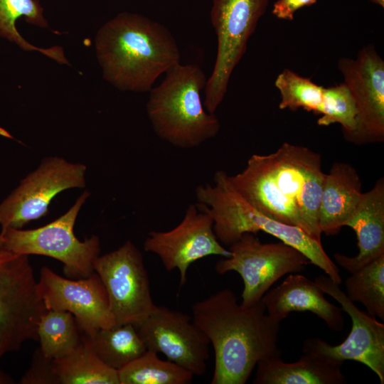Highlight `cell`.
<instances>
[{
    "label": "cell",
    "instance_id": "obj_23",
    "mask_svg": "<svg viewBox=\"0 0 384 384\" xmlns=\"http://www.w3.org/2000/svg\"><path fill=\"white\" fill-rule=\"evenodd\" d=\"M21 17H24L31 24L48 27L43 8L37 0H0V37L15 43L25 50H38L58 63H68L61 48H41L26 41L16 27V21Z\"/></svg>",
    "mask_w": 384,
    "mask_h": 384
},
{
    "label": "cell",
    "instance_id": "obj_21",
    "mask_svg": "<svg viewBox=\"0 0 384 384\" xmlns=\"http://www.w3.org/2000/svg\"><path fill=\"white\" fill-rule=\"evenodd\" d=\"M82 336L99 358L117 371L146 351L132 324H115L110 328L100 329L92 337Z\"/></svg>",
    "mask_w": 384,
    "mask_h": 384
},
{
    "label": "cell",
    "instance_id": "obj_13",
    "mask_svg": "<svg viewBox=\"0 0 384 384\" xmlns=\"http://www.w3.org/2000/svg\"><path fill=\"white\" fill-rule=\"evenodd\" d=\"M38 289L46 309L71 313L81 334L88 337L116 324L107 290L95 272L85 278L70 279L43 267Z\"/></svg>",
    "mask_w": 384,
    "mask_h": 384
},
{
    "label": "cell",
    "instance_id": "obj_27",
    "mask_svg": "<svg viewBox=\"0 0 384 384\" xmlns=\"http://www.w3.org/2000/svg\"><path fill=\"white\" fill-rule=\"evenodd\" d=\"M275 86L281 95L279 109L295 111L303 108L321 114L324 87L315 84L310 78L284 69L278 75Z\"/></svg>",
    "mask_w": 384,
    "mask_h": 384
},
{
    "label": "cell",
    "instance_id": "obj_28",
    "mask_svg": "<svg viewBox=\"0 0 384 384\" xmlns=\"http://www.w3.org/2000/svg\"><path fill=\"white\" fill-rule=\"evenodd\" d=\"M321 114L317 120L320 126L334 123L341 125L346 139H348L358 127V110L355 100L346 85L324 87Z\"/></svg>",
    "mask_w": 384,
    "mask_h": 384
},
{
    "label": "cell",
    "instance_id": "obj_18",
    "mask_svg": "<svg viewBox=\"0 0 384 384\" xmlns=\"http://www.w3.org/2000/svg\"><path fill=\"white\" fill-rule=\"evenodd\" d=\"M344 226L351 228L358 240V253L349 257L335 253L336 262L351 274L384 254V179L379 178L363 193Z\"/></svg>",
    "mask_w": 384,
    "mask_h": 384
},
{
    "label": "cell",
    "instance_id": "obj_7",
    "mask_svg": "<svg viewBox=\"0 0 384 384\" xmlns=\"http://www.w3.org/2000/svg\"><path fill=\"white\" fill-rule=\"evenodd\" d=\"M90 196L85 191L63 215L42 227L23 230L6 228L0 232V243L21 255L50 257L63 264L65 275L72 279L90 276L93 263L100 253V241L92 235L84 241L74 234V225L80 208Z\"/></svg>",
    "mask_w": 384,
    "mask_h": 384
},
{
    "label": "cell",
    "instance_id": "obj_22",
    "mask_svg": "<svg viewBox=\"0 0 384 384\" xmlns=\"http://www.w3.org/2000/svg\"><path fill=\"white\" fill-rule=\"evenodd\" d=\"M53 363L59 384H119L117 370L99 358L82 334L78 346Z\"/></svg>",
    "mask_w": 384,
    "mask_h": 384
},
{
    "label": "cell",
    "instance_id": "obj_4",
    "mask_svg": "<svg viewBox=\"0 0 384 384\" xmlns=\"http://www.w3.org/2000/svg\"><path fill=\"white\" fill-rule=\"evenodd\" d=\"M196 196L198 207L212 218L214 233L221 244L230 246L243 233L262 231L299 250L311 264L321 269L334 282L341 284L339 270L321 242L301 228L277 221L257 210L235 191L225 171L218 170L215 173L213 184L197 186Z\"/></svg>",
    "mask_w": 384,
    "mask_h": 384
},
{
    "label": "cell",
    "instance_id": "obj_30",
    "mask_svg": "<svg viewBox=\"0 0 384 384\" xmlns=\"http://www.w3.org/2000/svg\"><path fill=\"white\" fill-rule=\"evenodd\" d=\"M317 0H277L273 6L272 13L277 18L292 21L294 13L299 9L314 4Z\"/></svg>",
    "mask_w": 384,
    "mask_h": 384
},
{
    "label": "cell",
    "instance_id": "obj_12",
    "mask_svg": "<svg viewBox=\"0 0 384 384\" xmlns=\"http://www.w3.org/2000/svg\"><path fill=\"white\" fill-rule=\"evenodd\" d=\"M134 326L146 350L164 354L194 375L206 372L210 341L188 314L156 305Z\"/></svg>",
    "mask_w": 384,
    "mask_h": 384
},
{
    "label": "cell",
    "instance_id": "obj_31",
    "mask_svg": "<svg viewBox=\"0 0 384 384\" xmlns=\"http://www.w3.org/2000/svg\"><path fill=\"white\" fill-rule=\"evenodd\" d=\"M372 3L379 5L382 8L384 7V0H370Z\"/></svg>",
    "mask_w": 384,
    "mask_h": 384
},
{
    "label": "cell",
    "instance_id": "obj_16",
    "mask_svg": "<svg viewBox=\"0 0 384 384\" xmlns=\"http://www.w3.org/2000/svg\"><path fill=\"white\" fill-rule=\"evenodd\" d=\"M338 65L358 110V127L348 140L358 144L383 142V60L369 46L356 59L341 58Z\"/></svg>",
    "mask_w": 384,
    "mask_h": 384
},
{
    "label": "cell",
    "instance_id": "obj_8",
    "mask_svg": "<svg viewBox=\"0 0 384 384\" xmlns=\"http://www.w3.org/2000/svg\"><path fill=\"white\" fill-rule=\"evenodd\" d=\"M270 0H213L210 21L217 36V54L205 86L204 107L215 113L223 101L235 66Z\"/></svg>",
    "mask_w": 384,
    "mask_h": 384
},
{
    "label": "cell",
    "instance_id": "obj_29",
    "mask_svg": "<svg viewBox=\"0 0 384 384\" xmlns=\"http://www.w3.org/2000/svg\"><path fill=\"white\" fill-rule=\"evenodd\" d=\"M22 384H59L53 359L46 357L40 348L33 355L31 365L21 379Z\"/></svg>",
    "mask_w": 384,
    "mask_h": 384
},
{
    "label": "cell",
    "instance_id": "obj_11",
    "mask_svg": "<svg viewBox=\"0 0 384 384\" xmlns=\"http://www.w3.org/2000/svg\"><path fill=\"white\" fill-rule=\"evenodd\" d=\"M86 166L57 156L42 160L33 171L0 203L1 228H22L48 213L52 199L60 192L85 186Z\"/></svg>",
    "mask_w": 384,
    "mask_h": 384
},
{
    "label": "cell",
    "instance_id": "obj_3",
    "mask_svg": "<svg viewBox=\"0 0 384 384\" xmlns=\"http://www.w3.org/2000/svg\"><path fill=\"white\" fill-rule=\"evenodd\" d=\"M95 47L106 80L122 91L147 92L156 80L180 63L169 30L133 13H121L99 30Z\"/></svg>",
    "mask_w": 384,
    "mask_h": 384
},
{
    "label": "cell",
    "instance_id": "obj_6",
    "mask_svg": "<svg viewBox=\"0 0 384 384\" xmlns=\"http://www.w3.org/2000/svg\"><path fill=\"white\" fill-rule=\"evenodd\" d=\"M46 310L28 256L0 243V361L28 340L38 341V322ZM10 381L0 369V384Z\"/></svg>",
    "mask_w": 384,
    "mask_h": 384
},
{
    "label": "cell",
    "instance_id": "obj_20",
    "mask_svg": "<svg viewBox=\"0 0 384 384\" xmlns=\"http://www.w3.org/2000/svg\"><path fill=\"white\" fill-rule=\"evenodd\" d=\"M293 363L270 358L257 363L254 384H345L343 361L314 352H304Z\"/></svg>",
    "mask_w": 384,
    "mask_h": 384
},
{
    "label": "cell",
    "instance_id": "obj_19",
    "mask_svg": "<svg viewBox=\"0 0 384 384\" xmlns=\"http://www.w3.org/2000/svg\"><path fill=\"white\" fill-rule=\"evenodd\" d=\"M361 181L355 168L335 162L325 174L318 218L321 233L338 234L356 209L362 196Z\"/></svg>",
    "mask_w": 384,
    "mask_h": 384
},
{
    "label": "cell",
    "instance_id": "obj_10",
    "mask_svg": "<svg viewBox=\"0 0 384 384\" xmlns=\"http://www.w3.org/2000/svg\"><path fill=\"white\" fill-rule=\"evenodd\" d=\"M93 268L107 290L116 324L136 326L153 311L156 304L143 257L130 240L117 250L99 255Z\"/></svg>",
    "mask_w": 384,
    "mask_h": 384
},
{
    "label": "cell",
    "instance_id": "obj_9",
    "mask_svg": "<svg viewBox=\"0 0 384 384\" xmlns=\"http://www.w3.org/2000/svg\"><path fill=\"white\" fill-rule=\"evenodd\" d=\"M230 256L218 260L215 270L220 274L237 272L244 288L241 304L255 305L279 278L298 273L310 260L299 250L283 242L263 243L252 233H243L229 246Z\"/></svg>",
    "mask_w": 384,
    "mask_h": 384
},
{
    "label": "cell",
    "instance_id": "obj_26",
    "mask_svg": "<svg viewBox=\"0 0 384 384\" xmlns=\"http://www.w3.org/2000/svg\"><path fill=\"white\" fill-rule=\"evenodd\" d=\"M345 285L351 302L361 303L369 314L384 320V254L351 274Z\"/></svg>",
    "mask_w": 384,
    "mask_h": 384
},
{
    "label": "cell",
    "instance_id": "obj_1",
    "mask_svg": "<svg viewBox=\"0 0 384 384\" xmlns=\"http://www.w3.org/2000/svg\"><path fill=\"white\" fill-rule=\"evenodd\" d=\"M324 176L319 153L285 142L272 154L252 155L245 168L228 178L262 213L321 242L318 211Z\"/></svg>",
    "mask_w": 384,
    "mask_h": 384
},
{
    "label": "cell",
    "instance_id": "obj_15",
    "mask_svg": "<svg viewBox=\"0 0 384 384\" xmlns=\"http://www.w3.org/2000/svg\"><path fill=\"white\" fill-rule=\"evenodd\" d=\"M315 283L341 306L342 311L351 317L352 326L346 340L332 346L319 338L306 339L303 352H314L341 360H351L367 366L384 383V325L374 316L360 310L341 289L339 284L329 277L319 275Z\"/></svg>",
    "mask_w": 384,
    "mask_h": 384
},
{
    "label": "cell",
    "instance_id": "obj_24",
    "mask_svg": "<svg viewBox=\"0 0 384 384\" xmlns=\"http://www.w3.org/2000/svg\"><path fill=\"white\" fill-rule=\"evenodd\" d=\"M37 335L42 353L51 359L70 354L81 342L75 319L66 311L47 309L38 322Z\"/></svg>",
    "mask_w": 384,
    "mask_h": 384
},
{
    "label": "cell",
    "instance_id": "obj_2",
    "mask_svg": "<svg viewBox=\"0 0 384 384\" xmlns=\"http://www.w3.org/2000/svg\"><path fill=\"white\" fill-rule=\"evenodd\" d=\"M192 319L206 335L215 354L211 384H245L260 361L278 358L280 322L265 314L261 300L244 306L230 289L196 302Z\"/></svg>",
    "mask_w": 384,
    "mask_h": 384
},
{
    "label": "cell",
    "instance_id": "obj_14",
    "mask_svg": "<svg viewBox=\"0 0 384 384\" xmlns=\"http://www.w3.org/2000/svg\"><path fill=\"white\" fill-rule=\"evenodd\" d=\"M144 249L156 255L167 271L178 270L180 287L187 282L191 264L210 255L230 256L214 233L212 218L197 204L189 205L181 223L173 229L149 232Z\"/></svg>",
    "mask_w": 384,
    "mask_h": 384
},
{
    "label": "cell",
    "instance_id": "obj_17",
    "mask_svg": "<svg viewBox=\"0 0 384 384\" xmlns=\"http://www.w3.org/2000/svg\"><path fill=\"white\" fill-rule=\"evenodd\" d=\"M267 314L281 321L292 311H309L332 330L343 329L342 309L324 297L315 282L301 274H290L279 286L268 290L262 298Z\"/></svg>",
    "mask_w": 384,
    "mask_h": 384
},
{
    "label": "cell",
    "instance_id": "obj_5",
    "mask_svg": "<svg viewBox=\"0 0 384 384\" xmlns=\"http://www.w3.org/2000/svg\"><path fill=\"white\" fill-rule=\"evenodd\" d=\"M164 80L150 90L146 112L154 132L174 146L191 149L217 135L220 122L205 111L201 91L207 80L195 64L171 66Z\"/></svg>",
    "mask_w": 384,
    "mask_h": 384
},
{
    "label": "cell",
    "instance_id": "obj_25",
    "mask_svg": "<svg viewBox=\"0 0 384 384\" xmlns=\"http://www.w3.org/2000/svg\"><path fill=\"white\" fill-rule=\"evenodd\" d=\"M117 372L119 384H187L194 375L171 361L160 359L156 352L149 350Z\"/></svg>",
    "mask_w": 384,
    "mask_h": 384
},
{
    "label": "cell",
    "instance_id": "obj_32",
    "mask_svg": "<svg viewBox=\"0 0 384 384\" xmlns=\"http://www.w3.org/2000/svg\"><path fill=\"white\" fill-rule=\"evenodd\" d=\"M0 134L6 137L11 138V136H10V134L6 130H4V129L1 127H0Z\"/></svg>",
    "mask_w": 384,
    "mask_h": 384
}]
</instances>
